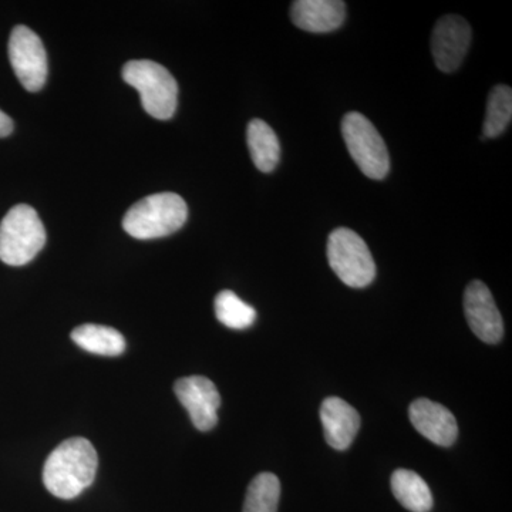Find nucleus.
<instances>
[{"label": "nucleus", "instance_id": "nucleus-1", "mask_svg": "<svg viewBox=\"0 0 512 512\" xmlns=\"http://www.w3.org/2000/svg\"><path fill=\"white\" fill-rule=\"evenodd\" d=\"M99 456L83 437L64 440L47 457L43 467L46 490L60 500H73L96 480Z\"/></svg>", "mask_w": 512, "mask_h": 512}, {"label": "nucleus", "instance_id": "nucleus-2", "mask_svg": "<svg viewBox=\"0 0 512 512\" xmlns=\"http://www.w3.org/2000/svg\"><path fill=\"white\" fill-rule=\"evenodd\" d=\"M188 207L174 192L148 195L124 215L123 228L137 239H156L174 234L184 227Z\"/></svg>", "mask_w": 512, "mask_h": 512}, {"label": "nucleus", "instance_id": "nucleus-3", "mask_svg": "<svg viewBox=\"0 0 512 512\" xmlns=\"http://www.w3.org/2000/svg\"><path fill=\"white\" fill-rule=\"evenodd\" d=\"M123 79L138 90L141 104L151 117L168 120L178 103V84L173 74L153 60H131L124 64Z\"/></svg>", "mask_w": 512, "mask_h": 512}, {"label": "nucleus", "instance_id": "nucleus-4", "mask_svg": "<svg viewBox=\"0 0 512 512\" xmlns=\"http://www.w3.org/2000/svg\"><path fill=\"white\" fill-rule=\"evenodd\" d=\"M45 244L46 229L30 205H16L0 222V261L3 264H29Z\"/></svg>", "mask_w": 512, "mask_h": 512}, {"label": "nucleus", "instance_id": "nucleus-5", "mask_svg": "<svg viewBox=\"0 0 512 512\" xmlns=\"http://www.w3.org/2000/svg\"><path fill=\"white\" fill-rule=\"evenodd\" d=\"M328 261L332 271L350 288H366L375 281L376 264L365 239L349 228L329 235Z\"/></svg>", "mask_w": 512, "mask_h": 512}, {"label": "nucleus", "instance_id": "nucleus-6", "mask_svg": "<svg viewBox=\"0 0 512 512\" xmlns=\"http://www.w3.org/2000/svg\"><path fill=\"white\" fill-rule=\"evenodd\" d=\"M342 134L350 156L366 177L383 180L390 171V156L372 121L357 111L343 117Z\"/></svg>", "mask_w": 512, "mask_h": 512}, {"label": "nucleus", "instance_id": "nucleus-7", "mask_svg": "<svg viewBox=\"0 0 512 512\" xmlns=\"http://www.w3.org/2000/svg\"><path fill=\"white\" fill-rule=\"evenodd\" d=\"M9 59L28 92H39L47 79V55L42 40L26 26H16L9 40Z\"/></svg>", "mask_w": 512, "mask_h": 512}, {"label": "nucleus", "instance_id": "nucleus-8", "mask_svg": "<svg viewBox=\"0 0 512 512\" xmlns=\"http://www.w3.org/2000/svg\"><path fill=\"white\" fill-rule=\"evenodd\" d=\"M471 36L470 25L461 16H443L436 23L431 35V53L441 72H456L470 49Z\"/></svg>", "mask_w": 512, "mask_h": 512}, {"label": "nucleus", "instance_id": "nucleus-9", "mask_svg": "<svg viewBox=\"0 0 512 512\" xmlns=\"http://www.w3.org/2000/svg\"><path fill=\"white\" fill-rule=\"evenodd\" d=\"M174 392L190 414L195 429L210 431L217 426L221 396L210 379L204 376L183 377L175 382Z\"/></svg>", "mask_w": 512, "mask_h": 512}, {"label": "nucleus", "instance_id": "nucleus-10", "mask_svg": "<svg viewBox=\"0 0 512 512\" xmlns=\"http://www.w3.org/2000/svg\"><path fill=\"white\" fill-rule=\"evenodd\" d=\"M464 312L474 335L485 343L495 345L504 336V322L488 286L473 281L464 293Z\"/></svg>", "mask_w": 512, "mask_h": 512}, {"label": "nucleus", "instance_id": "nucleus-11", "mask_svg": "<svg viewBox=\"0 0 512 512\" xmlns=\"http://www.w3.org/2000/svg\"><path fill=\"white\" fill-rule=\"evenodd\" d=\"M409 416L414 429L431 443L450 447L457 440L456 417L440 403L431 402L429 399H417L410 406Z\"/></svg>", "mask_w": 512, "mask_h": 512}, {"label": "nucleus", "instance_id": "nucleus-12", "mask_svg": "<svg viewBox=\"0 0 512 512\" xmlns=\"http://www.w3.org/2000/svg\"><path fill=\"white\" fill-rule=\"evenodd\" d=\"M320 420L326 443L335 450H348L360 429V416L355 407L339 397H328L320 407Z\"/></svg>", "mask_w": 512, "mask_h": 512}, {"label": "nucleus", "instance_id": "nucleus-13", "mask_svg": "<svg viewBox=\"0 0 512 512\" xmlns=\"http://www.w3.org/2000/svg\"><path fill=\"white\" fill-rule=\"evenodd\" d=\"M293 25L311 33H329L345 23L346 3L342 0H296L292 3Z\"/></svg>", "mask_w": 512, "mask_h": 512}, {"label": "nucleus", "instance_id": "nucleus-14", "mask_svg": "<svg viewBox=\"0 0 512 512\" xmlns=\"http://www.w3.org/2000/svg\"><path fill=\"white\" fill-rule=\"evenodd\" d=\"M247 141L255 167L262 173H271L281 160L278 136L264 120L254 119L248 124Z\"/></svg>", "mask_w": 512, "mask_h": 512}, {"label": "nucleus", "instance_id": "nucleus-15", "mask_svg": "<svg viewBox=\"0 0 512 512\" xmlns=\"http://www.w3.org/2000/svg\"><path fill=\"white\" fill-rule=\"evenodd\" d=\"M72 339L79 348L99 356L123 355L127 346L126 339L119 330L109 326L93 325V323H86L74 329Z\"/></svg>", "mask_w": 512, "mask_h": 512}, {"label": "nucleus", "instance_id": "nucleus-16", "mask_svg": "<svg viewBox=\"0 0 512 512\" xmlns=\"http://www.w3.org/2000/svg\"><path fill=\"white\" fill-rule=\"evenodd\" d=\"M392 491L396 500L406 510L429 512L433 508V494L429 485L414 471L404 470V468L394 471Z\"/></svg>", "mask_w": 512, "mask_h": 512}, {"label": "nucleus", "instance_id": "nucleus-17", "mask_svg": "<svg viewBox=\"0 0 512 512\" xmlns=\"http://www.w3.org/2000/svg\"><path fill=\"white\" fill-rule=\"evenodd\" d=\"M512 119V90L511 87L500 84L491 90L485 111L483 126V138H495L501 136Z\"/></svg>", "mask_w": 512, "mask_h": 512}, {"label": "nucleus", "instance_id": "nucleus-18", "mask_svg": "<svg viewBox=\"0 0 512 512\" xmlns=\"http://www.w3.org/2000/svg\"><path fill=\"white\" fill-rule=\"evenodd\" d=\"M281 481L272 473L258 474L249 484L242 512H278Z\"/></svg>", "mask_w": 512, "mask_h": 512}, {"label": "nucleus", "instance_id": "nucleus-19", "mask_svg": "<svg viewBox=\"0 0 512 512\" xmlns=\"http://www.w3.org/2000/svg\"><path fill=\"white\" fill-rule=\"evenodd\" d=\"M215 315L229 329H248L254 325L256 311L232 291H222L215 298Z\"/></svg>", "mask_w": 512, "mask_h": 512}, {"label": "nucleus", "instance_id": "nucleus-20", "mask_svg": "<svg viewBox=\"0 0 512 512\" xmlns=\"http://www.w3.org/2000/svg\"><path fill=\"white\" fill-rule=\"evenodd\" d=\"M13 131V121L8 114L0 110V138L8 137Z\"/></svg>", "mask_w": 512, "mask_h": 512}]
</instances>
